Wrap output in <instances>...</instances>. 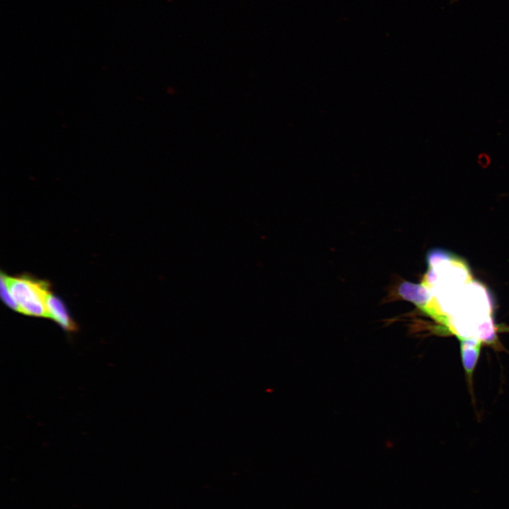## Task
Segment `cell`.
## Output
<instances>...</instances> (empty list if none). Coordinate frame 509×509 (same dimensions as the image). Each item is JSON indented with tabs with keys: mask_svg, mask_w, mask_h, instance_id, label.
Masks as SVG:
<instances>
[{
	"mask_svg": "<svg viewBox=\"0 0 509 509\" xmlns=\"http://www.w3.org/2000/svg\"><path fill=\"white\" fill-rule=\"evenodd\" d=\"M9 291L18 312L35 317H47L46 300L49 293L47 283L28 276H6Z\"/></svg>",
	"mask_w": 509,
	"mask_h": 509,
	"instance_id": "obj_1",
	"label": "cell"
},
{
	"mask_svg": "<svg viewBox=\"0 0 509 509\" xmlns=\"http://www.w3.org/2000/svg\"><path fill=\"white\" fill-rule=\"evenodd\" d=\"M47 317L57 322L68 331L76 329L75 323L69 316L63 302L54 294L49 293L46 300Z\"/></svg>",
	"mask_w": 509,
	"mask_h": 509,
	"instance_id": "obj_2",
	"label": "cell"
},
{
	"mask_svg": "<svg viewBox=\"0 0 509 509\" xmlns=\"http://www.w3.org/2000/svg\"><path fill=\"white\" fill-rule=\"evenodd\" d=\"M1 298L5 303L6 305L10 307L11 309L16 310L18 312V305L16 303L15 300H13L12 296L11 295V293L9 291L7 281H6V275H4L3 273L1 274Z\"/></svg>",
	"mask_w": 509,
	"mask_h": 509,
	"instance_id": "obj_3",
	"label": "cell"
}]
</instances>
